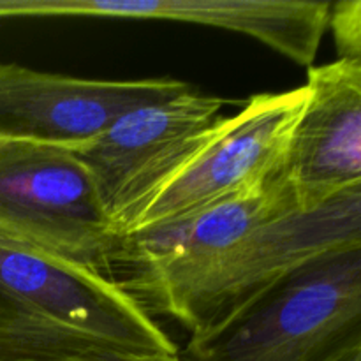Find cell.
Segmentation results:
<instances>
[{"mask_svg": "<svg viewBox=\"0 0 361 361\" xmlns=\"http://www.w3.org/2000/svg\"><path fill=\"white\" fill-rule=\"evenodd\" d=\"M361 349V247L330 250L190 335L182 361H338Z\"/></svg>", "mask_w": 361, "mask_h": 361, "instance_id": "1", "label": "cell"}, {"mask_svg": "<svg viewBox=\"0 0 361 361\" xmlns=\"http://www.w3.org/2000/svg\"><path fill=\"white\" fill-rule=\"evenodd\" d=\"M361 247V187L316 210H291L263 222L222 254L143 303L201 334L257 293L330 250Z\"/></svg>", "mask_w": 361, "mask_h": 361, "instance_id": "2", "label": "cell"}, {"mask_svg": "<svg viewBox=\"0 0 361 361\" xmlns=\"http://www.w3.org/2000/svg\"><path fill=\"white\" fill-rule=\"evenodd\" d=\"M0 242L113 279L118 233L74 152L0 140Z\"/></svg>", "mask_w": 361, "mask_h": 361, "instance_id": "3", "label": "cell"}, {"mask_svg": "<svg viewBox=\"0 0 361 361\" xmlns=\"http://www.w3.org/2000/svg\"><path fill=\"white\" fill-rule=\"evenodd\" d=\"M224 104L192 87L123 113L97 140L74 152L118 236L203 147Z\"/></svg>", "mask_w": 361, "mask_h": 361, "instance_id": "4", "label": "cell"}, {"mask_svg": "<svg viewBox=\"0 0 361 361\" xmlns=\"http://www.w3.org/2000/svg\"><path fill=\"white\" fill-rule=\"evenodd\" d=\"M0 316L92 331L141 360L180 356L178 344L111 277L7 242H0Z\"/></svg>", "mask_w": 361, "mask_h": 361, "instance_id": "5", "label": "cell"}, {"mask_svg": "<svg viewBox=\"0 0 361 361\" xmlns=\"http://www.w3.org/2000/svg\"><path fill=\"white\" fill-rule=\"evenodd\" d=\"M307 87L252 95L233 116H222L185 168L147 204L126 233L159 224L282 175ZM123 233V235H126Z\"/></svg>", "mask_w": 361, "mask_h": 361, "instance_id": "6", "label": "cell"}, {"mask_svg": "<svg viewBox=\"0 0 361 361\" xmlns=\"http://www.w3.org/2000/svg\"><path fill=\"white\" fill-rule=\"evenodd\" d=\"M190 88L175 78L87 80L0 62V140L78 152L123 113Z\"/></svg>", "mask_w": 361, "mask_h": 361, "instance_id": "7", "label": "cell"}, {"mask_svg": "<svg viewBox=\"0 0 361 361\" xmlns=\"http://www.w3.org/2000/svg\"><path fill=\"white\" fill-rule=\"evenodd\" d=\"M298 210L279 175L236 196L118 236L111 275L143 305L263 222Z\"/></svg>", "mask_w": 361, "mask_h": 361, "instance_id": "8", "label": "cell"}, {"mask_svg": "<svg viewBox=\"0 0 361 361\" xmlns=\"http://www.w3.org/2000/svg\"><path fill=\"white\" fill-rule=\"evenodd\" d=\"M330 2L307 0H0V18L90 16L162 20L240 32L309 69Z\"/></svg>", "mask_w": 361, "mask_h": 361, "instance_id": "9", "label": "cell"}, {"mask_svg": "<svg viewBox=\"0 0 361 361\" xmlns=\"http://www.w3.org/2000/svg\"><path fill=\"white\" fill-rule=\"evenodd\" d=\"M282 176L302 212L361 187V62L310 66Z\"/></svg>", "mask_w": 361, "mask_h": 361, "instance_id": "10", "label": "cell"}, {"mask_svg": "<svg viewBox=\"0 0 361 361\" xmlns=\"http://www.w3.org/2000/svg\"><path fill=\"white\" fill-rule=\"evenodd\" d=\"M326 28L334 32L338 59L361 62V0L331 4Z\"/></svg>", "mask_w": 361, "mask_h": 361, "instance_id": "11", "label": "cell"}, {"mask_svg": "<svg viewBox=\"0 0 361 361\" xmlns=\"http://www.w3.org/2000/svg\"><path fill=\"white\" fill-rule=\"evenodd\" d=\"M338 361H361V349L360 351L349 353V355H345L344 358H341Z\"/></svg>", "mask_w": 361, "mask_h": 361, "instance_id": "12", "label": "cell"}, {"mask_svg": "<svg viewBox=\"0 0 361 361\" xmlns=\"http://www.w3.org/2000/svg\"><path fill=\"white\" fill-rule=\"evenodd\" d=\"M143 361H182L180 356H176V358H162V360H143Z\"/></svg>", "mask_w": 361, "mask_h": 361, "instance_id": "13", "label": "cell"}]
</instances>
